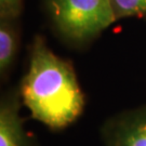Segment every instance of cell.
I'll list each match as a JSON object with an SVG mask.
<instances>
[{
    "instance_id": "3",
    "label": "cell",
    "mask_w": 146,
    "mask_h": 146,
    "mask_svg": "<svg viewBox=\"0 0 146 146\" xmlns=\"http://www.w3.org/2000/svg\"><path fill=\"white\" fill-rule=\"evenodd\" d=\"M101 136L104 146H146V105L107 119Z\"/></svg>"
},
{
    "instance_id": "2",
    "label": "cell",
    "mask_w": 146,
    "mask_h": 146,
    "mask_svg": "<svg viewBox=\"0 0 146 146\" xmlns=\"http://www.w3.org/2000/svg\"><path fill=\"white\" fill-rule=\"evenodd\" d=\"M48 7L58 33L76 44L93 40L117 21L110 0H48Z\"/></svg>"
},
{
    "instance_id": "4",
    "label": "cell",
    "mask_w": 146,
    "mask_h": 146,
    "mask_svg": "<svg viewBox=\"0 0 146 146\" xmlns=\"http://www.w3.org/2000/svg\"><path fill=\"white\" fill-rule=\"evenodd\" d=\"M20 91L11 90L0 101V146H31L20 115Z\"/></svg>"
},
{
    "instance_id": "6",
    "label": "cell",
    "mask_w": 146,
    "mask_h": 146,
    "mask_svg": "<svg viewBox=\"0 0 146 146\" xmlns=\"http://www.w3.org/2000/svg\"><path fill=\"white\" fill-rule=\"evenodd\" d=\"M117 20L125 17L146 19V0H110Z\"/></svg>"
},
{
    "instance_id": "5",
    "label": "cell",
    "mask_w": 146,
    "mask_h": 146,
    "mask_svg": "<svg viewBox=\"0 0 146 146\" xmlns=\"http://www.w3.org/2000/svg\"><path fill=\"white\" fill-rule=\"evenodd\" d=\"M13 21L1 19L0 22V75L2 79L9 75L19 51V33Z\"/></svg>"
},
{
    "instance_id": "7",
    "label": "cell",
    "mask_w": 146,
    "mask_h": 146,
    "mask_svg": "<svg viewBox=\"0 0 146 146\" xmlns=\"http://www.w3.org/2000/svg\"><path fill=\"white\" fill-rule=\"evenodd\" d=\"M23 0H0L1 19L15 20L21 14Z\"/></svg>"
},
{
    "instance_id": "1",
    "label": "cell",
    "mask_w": 146,
    "mask_h": 146,
    "mask_svg": "<svg viewBox=\"0 0 146 146\" xmlns=\"http://www.w3.org/2000/svg\"><path fill=\"white\" fill-rule=\"evenodd\" d=\"M19 91L31 117L53 130L66 128L84 111V96L75 69L40 35L29 47L28 67Z\"/></svg>"
}]
</instances>
